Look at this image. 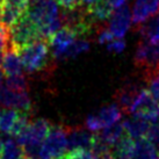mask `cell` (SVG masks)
Segmentation results:
<instances>
[{"instance_id":"6da1fadb","label":"cell","mask_w":159,"mask_h":159,"mask_svg":"<svg viewBox=\"0 0 159 159\" xmlns=\"http://www.w3.org/2000/svg\"><path fill=\"white\" fill-rule=\"evenodd\" d=\"M27 14L47 41L62 28L57 0H29Z\"/></svg>"},{"instance_id":"7a4b0ae2","label":"cell","mask_w":159,"mask_h":159,"mask_svg":"<svg viewBox=\"0 0 159 159\" xmlns=\"http://www.w3.org/2000/svg\"><path fill=\"white\" fill-rule=\"evenodd\" d=\"M22 66L28 73H35L47 69L49 45L48 41H35L18 50Z\"/></svg>"},{"instance_id":"3957f363","label":"cell","mask_w":159,"mask_h":159,"mask_svg":"<svg viewBox=\"0 0 159 159\" xmlns=\"http://www.w3.org/2000/svg\"><path fill=\"white\" fill-rule=\"evenodd\" d=\"M11 44L12 48L18 51L27 44H30L35 41L44 40L41 35L39 28L28 16L27 11L19 18V20L9 28ZM47 41V40H44Z\"/></svg>"},{"instance_id":"277c9868","label":"cell","mask_w":159,"mask_h":159,"mask_svg":"<svg viewBox=\"0 0 159 159\" xmlns=\"http://www.w3.org/2000/svg\"><path fill=\"white\" fill-rule=\"evenodd\" d=\"M67 150V127L51 125L42 142L37 159H57Z\"/></svg>"},{"instance_id":"5b68a950","label":"cell","mask_w":159,"mask_h":159,"mask_svg":"<svg viewBox=\"0 0 159 159\" xmlns=\"http://www.w3.org/2000/svg\"><path fill=\"white\" fill-rule=\"evenodd\" d=\"M135 64L143 70V75L159 71V44L143 40L135 53Z\"/></svg>"},{"instance_id":"8992f818","label":"cell","mask_w":159,"mask_h":159,"mask_svg":"<svg viewBox=\"0 0 159 159\" xmlns=\"http://www.w3.org/2000/svg\"><path fill=\"white\" fill-rule=\"evenodd\" d=\"M130 114L153 123L159 121V101L152 97L149 89H142L134 103Z\"/></svg>"},{"instance_id":"52a82bcc","label":"cell","mask_w":159,"mask_h":159,"mask_svg":"<svg viewBox=\"0 0 159 159\" xmlns=\"http://www.w3.org/2000/svg\"><path fill=\"white\" fill-rule=\"evenodd\" d=\"M122 111L116 103H111L102 107L97 115H89L86 119V128L91 133L98 134L103 128L120 122L122 117Z\"/></svg>"},{"instance_id":"ba28073f","label":"cell","mask_w":159,"mask_h":159,"mask_svg":"<svg viewBox=\"0 0 159 159\" xmlns=\"http://www.w3.org/2000/svg\"><path fill=\"white\" fill-rule=\"evenodd\" d=\"M131 21H133L131 12L129 9L128 5L124 4L113 11L111 18H109L108 29L115 37L123 39L130 29Z\"/></svg>"},{"instance_id":"9c48e42d","label":"cell","mask_w":159,"mask_h":159,"mask_svg":"<svg viewBox=\"0 0 159 159\" xmlns=\"http://www.w3.org/2000/svg\"><path fill=\"white\" fill-rule=\"evenodd\" d=\"M0 106L14 111L30 113L31 101L27 92H13L6 86L0 85Z\"/></svg>"},{"instance_id":"30bf717a","label":"cell","mask_w":159,"mask_h":159,"mask_svg":"<svg viewBox=\"0 0 159 159\" xmlns=\"http://www.w3.org/2000/svg\"><path fill=\"white\" fill-rule=\"evenodd\" d=\"M95 142V135L91 133L89 129L75 127H67V150L72 151L78 150H91Z\"/></svg>"},{"instance_id":"8fae6325","label":"cell","mask_w":159,"mask_h":159,"mask_svg":"<svg viewBox=\"0 0 159 159\" xmlns=\"http://www.w3.org/2000/svg\"><path fill=\"white\" fill-rule=\"evenodd\" d=\"M141 91V87H138L135 84H127L116 91L114 99L116 101V105L122 111V113L130 114L131 108H133L134 103L136 101L137 97H138Z\"/></svg>"},{"instance_id":"7c38bea8","label":"cell","mask_w":159,"mask_h":159,"mask_svg":"<svg viewBox=\"0 0 159 159\" xmlns=\"http://www.w3.org/2000/svg\"><path fill=\"white\" fill-rule=\"evenodd\" d=\"M159 13V0H135L133 6V22L141 25Z\"/></svg>"},{"instance_id":"4fadbf2b","label":"cell","mask_w":159,"mask_h":159,"mask_svg":"<svg viewBox=\"0 0 159 159\" xmlns=\"http://www.w3.org/2000/svg\"><path fill=\"white\" fill-rule=\"evenodd\" d=\"M75 34L73 31L66 28V27H63L59 30H57L53 35L50 36L49 42L50 45L52 48V56L56 59L59 61V58L62 56V53L65 51V49L75 40Z\"/></svg>"},{"instance_id":"5bb4252c","label":"cell","mask_w":159,"mask_h":159,"mask_svg":"<svg viewBox=\"0 0 159 159\" xmlns=\"http://www.w3.org/2000/svg\"><path fill=\"white\" fill-rule=\"evenodd\" d=\"M149 127H150V122L141 117H137V116H134L133 119L125 120L123 122L124 131L133 139L145 138Z\"/></svg>"},{"instance_id":"9a60e30c","label":"cell","mask_w":159,"mask_h":159,"mask_svg":"<svg viewBox=\"0 0 159 159\" xmlns=\"http://www.w3.org/2000/svg\"><path fill=\"white\" fill-rule=\"evenodd\" d=\"M1 67H2L4 75H6L7 77L22 73V62H21V58L15 49L12 48L5 51Z\"/></svg>"},{"instance_id":"2e32d148","label":"cell","mask_w":159,"mask_h":159,"mask_svg":"<svg viewBox=\"0 0 159 159\" xmlns=\"http://www.w3.org/2000/svg\"><path fill=\"white\" fill-rule=\"evenodd\" d=\"M111 153L114 159H133L134 149H135V141L127 134L120 138L119 141L111 146Z\"/></svg>"},{"instance_id":"e0dca14e","label":"cell","mask_w":159,"mask_h":159,"mask_svg":"<svg viewBox=\"0 0 159 159\" xmlns=\"http://www.w3.org/2000/svg\"><path fill=\"white\" fill-rule=\"evenodd\" d=\"M124 134H125V131H124V128H123V123H119L117 122V123L111 124L109 127L103 128L95 136H97V138L101 143H103L105 145L109 146L111 149V146L114 145L115 143L119 141Z\"/></svg>"},{"instance_id":"ac0fdd59","label":"cell","mask_w":159,"mask_h":159,"mask_svg":"<svg viewBox=\"0 0 159 159\" xmlns=\"http://www.w3.org/2000/svg\"><path fill=\"white\" fill-rule=\"evenodd\" d=\"M139 34L142 35L143 40L159 44V13L141 23Z\"/></svg>"},{"instance_id":"d6986e66","label":"cell","mask_w":159,"mask_h":159,"mask_svg":"<svg viewBox=\"0 0 159 159\" xmlns=\"http://www.w3.org/2000/svg\"><path fill=\"white\" fill-rule=\"evenodd\" d=\"M87 11H89L91 18L98 23L105 22L106 20L111 18L114 8L107 2L106 0H97L92 5L87 6Z\"/></svg>"},{"instance_id":"ffe728a7","label":"cell","mask_w":159,"mask_h":159,"mask_svg":"<svg viewBox=\"0 0 159 159\" xmlns=\"http://www.w3.org/2000/svg\"><path fill=\"white\" fill-rule=\"evenodd\" d=\"M133 159H159V153L146 138H139L135 142Z\"/></svg>"},{"instance_id":"44dd1931","label":"cell","mask_w":159,"mask_h":159,"mask_svg":"<svg viewBox=\"0 0 159 159\" xmlns=\"http://www.w3.org/2000/svg\"><path fill=\"white\" fill-rule=\"evenodd\" d=\"M26 11L27 9L21 7V6L9 4V2L4 1V4H2V11H1V20L0 21H1L2 25L11 28Z\"/></svg>"},{"instance_id":"7402d4cb","label":"cell","mask_w":159,"mask_h":159,"mask_svg":"<svg viewBox=\"0 0 159 159\" xmlns=\"http://www.w3.org/2000/svg\"><path fill=\"white\" fill-rule=\"evenodd\" d=\"M22 156V148L14 139L9 138V137H5L4 148L0 153V159H21Z\"/></svg>"},{"instance_id":"603a6c76","label":"cell","mask_w":159,"mask_h":159,"mask_svg":"<svg viewBox=\"0 0 159 159\" xmlns=\"http://www.w3.org/2000/svg\"><path fill=\"white\" fill-rule=\"evenodd\" d=\"M89 43L86 40H75L71 43L65 51L62 53V56L59 58V61H64V59H69V58H75L79 56L81 53L89 51Z\"/></svg>"},{"instance_id":"cb8c5ba5","label":"cell","mask_w":159,"mask_h":159,"mask_svg":"<svg viewBox=\"0 0 159 159\" xmlns=\"http://www.w3.org/2000/svg\"><path fill=\"white\" fill-rule=\"evenodd\" d=\"M18 115L19 113L14 109H0V131L4 134L11 133Z\"/></svg>"},{"instance_id":"d4e9b609","label":"cell","mask_w":159,"mask_h":159,"mask_svg":"<svg viewBox=\"0 0 159 159\" xmlns=\"http://www.w3.org/2000/svg\"><path fill=\"white\" fill-rule=\"evenodd\" d=\"M6 87L13 92H27L28 89V80L22 73L14 75H8L6 78Z\"/></svg>"},{"instance_id":"484cf974","label":"cell","mask_w":159,"mask_h":159,"mask_svg":"<svg viewBox=\"0 0 159 159\" xmlns=\"http://www.w3.org/2000/svg\"><path fill=\"white\" fill-rule=\"evenodd\" d=\"M148 85H149V92L152 94V97L159 101V71L153 72L144 78Z\"/></svg>"},{"instance_id":"4316f807","label":"cell","mask_w":159,"mask_h":159,"mask_svg":"<svg viewBox=\"0 0 159 159\" xmlns=\"http://www.w3.org/2000/svg\"><path fill=\"white\" fill-rule=\"evenodd\" d=\"M145 138L155 146L157 151L159 152V121L150 123V127L148 129Z\"/></svg>"},{"instance_id":"83f0119b","label":"cell","mask_w":159,"mask_h":159,"mask_svg":"<svg viewBox=\"0 0 159 159\" xmlns=\"http://www.w3.org/2000/svg\"><path fill=\"white\" fill-rule=\"evenodd\" d=\"M12 49L11 44V36H9V28L5 25L0 23V50L6 51Z\"/></svg>"},{"instance_id":"f1b7e54d","label":"cell","mask_w":159,"mask_h":159,"mask_svg":"<svg viewBox=\"0 0 159 159\" xmlns=\"http://www.w3.org/2000/svg\"><path fill=\"white\" fill-rule=\"evenodd\" d=\"M106 48L108 51L114 53H121L125 49V41L123 39L114 37L111 42H108L106 44Z\"/></svg>"},{"instance_id":"f546056e","label":"cell","mask_w":159,"mask_h":159,"mask_svg":"<svg viewBox=\"0 0 159 159\" xmlns=\"http://www.w3.org/2000/svg\"><path fill=\"white\" fill-rule=\"evenodd\" d=\"M67 156H69L71 159H98L97 155L93 153L91 150L72 151V152H70Z\"/></svg>"},{"instance_id":"4dcf8cb0","label":"cell","mask_w":159,"mask_h":159,"mask_svg":"<svg viewBox=\"0 0 159 159\" xmlns=\"http://www.w3.org/2000/svg\"><path fill=\"white\" fill-rule=\"evenodd\" d=\"M115 36L111 34L109 29H102L100 33H99V35H98V42L100 43V44H105L106 45L108 42H111L113 39H114Z\"/></svg>"},{"instance_id":"1f68e13d","label":"cell","mask_w":159,"mask_h":159,"mask_svg":"<svg viewBox=\"0 0 159 159\" xmlns=\"http://www.w3.org/2000/svg\"><path fill=\"white\" fill-rule=\"evenodd\" d=\"M57 2L64 9H73L81 6V0H57Z\"/></svg>"},{"instance_id":"d6a6232c","label":"cell","mask_w":159,"mask_h":159,"mask_svg":"<svg viewBox=\"0 0 159 159\" xmlns=\"http://www.w3.org/2000/svg\"><path fill=\"white\" fill-rule=\"evenodd\" d=\"M6 2H9V4L13 5H18V6H21L23 8H28V5H29V0H4Z\"/></svg>"},{"instance_id":"836d02e7","label":"cell","mask_w":159,"mask_h":159,"mask_svg":"<svg viewBox=\"0 0 159 159\" xmlns=\"http://www.w3.org/2000/svg\"><path fill=\"white\" fill-rule=\"evenodd\" d=\"M106 1L115 9V8H117V7H120V6L124 5L128 0H106Z\"/></svg>"},{"instance_id":"e575fe53","label":"cell","mask_w":159,"mask_h":159,"mask_svg":"<svg viewBox=\"0 0 159 159\" xmlns=\"http://www.w3.org/2000/svg\"><path fill=\"white\" fill-rule=\"evenodd\" d=\"M97 0H81V4L86 5V6H89V5H92L93 2H95Z\"/></svg>"},{"instance_id":"d590c367","label":"cell","mask_w":159,"mask_h":159,"mask_svg":"<svg viewBox=\"0 0 159 159\" xmlns=\"http://www.w3.org/2000/svg\"><path fill=\"white\" fill-rule=\"evenodd\" d=\"M4 55H5L4 51L0 50V66H1V64H2V61H4Z\"/></svg>"},{"instance_id":"8d00e7d4","label":"cell","mask_w":159,"mask_h":159,"mask_svg":"<svg viewBox=\"0 0 159 159\" xmlns=\"http://www.w3.org/2000/svg\"><path fill=\"white\" fill-rule=\"evenodd\" d=\"M2 79H4V72H2V70H0V85L2 83Z\"/></svg>"},{"instance_id":"74e56055","label":"cell","mask_w":159,"mask_h":159,"mask_svg":"<svg viewBox=\"0 0 159 159\" xmlns=\"http://www.w3.org/2000/svg\"><path fill=\"white\" fill-rule=\"evenodd\" d=\"M2 4H4V0H0V20H1V11H2Z\"/></svg>"},{"instance_id":"f35d334b","label":"cell","mask_w":159,"mask_h":159,"mask_svg":"<svg viewBox=\"0 0 159 159\" xmlns=\"http://www.w3.org/2000/svg\"><path fill=\"white\" fill-rule=\"evenodd\" d=\"M57 159H71L69 156H62V157H59V158H57Z\"/></svg>"},{"instance_id":"ab89813d","label":"cell","mask_w":159,"mask_h":159,"mask_svg":"<svg viewBox=\"0 0 159 159\" xmlns=\"http://www.w3.org/2000/svg\"><path fill=\"white\" fill-rule=\"evenodd\" d=\"M21 159H33V158H30V157H28V156H26V155H23L22 157H21Z\"/></svg>"}]
</instances>
